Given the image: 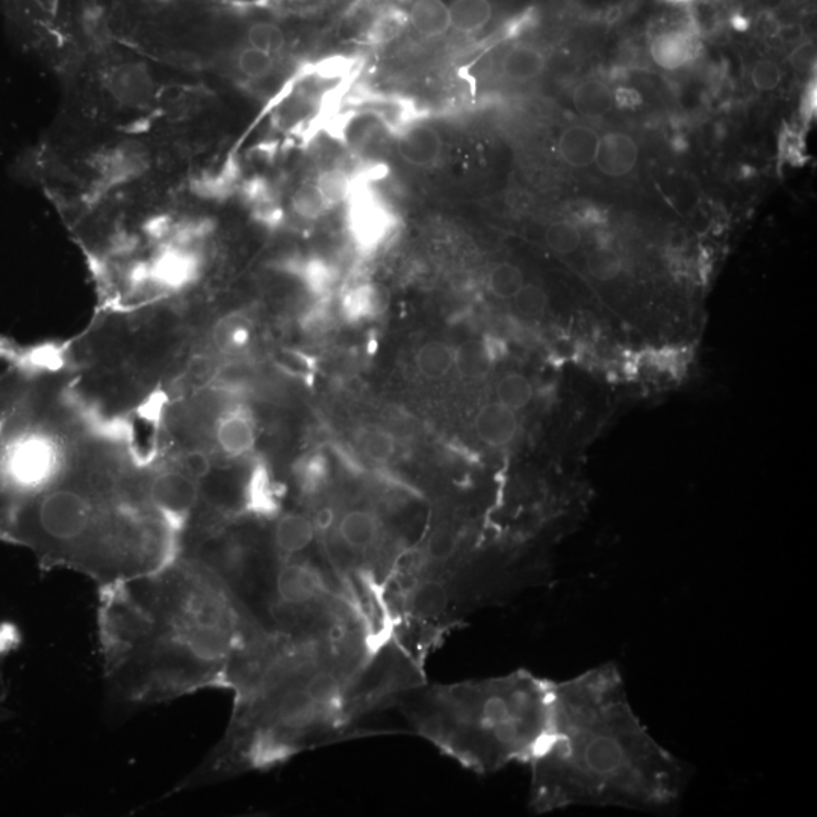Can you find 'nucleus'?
I'll use <instances>...</instances> for the list:
<instances>
[{"mask_svg":"<svg viewBox=\"0 0 817 817\" xmlns=\"http://www.w3.org/2000/svg\"><path fill=\"white\" fill-rule=\"evenodd\" d=\"M103 672L134 706L226 687L250 628L223 581L179 553L161 568L99 588Z\"/></svg>","mask_w":817,"mask_h":817,"instance_id":"obj_1","label":"nucleus"},{"mask_svg":"<svg viewBox=\"0 0 817 817\" xmlns=\"http://www.w3.org/2000/svg\"><path fill=\"white\" fill-rule=\"evenodd\" d=\"M532 808L572 805L657 810L680 799L689 771L640 724L621 674L603 665L551 681V724L532 762Z\"/></svg>","mask_w":817,"mask_h":817,"instance_id":"obj_2","label":"nucleus"},{"mask_svg":"<svg viewBox=\"0 0 817 817\" xmlns=\"http://www.w3.org/2000/svg\"><path fill=\"white\" fill-rule=\"evenodd\" d=\"M8 533L46 566L73 569L97 586L161 568L181 551L179 536L138 488L109 477L69 474L11 507Z\"/></svg>","mask_w":817,"mask_h":817,"instance_id":"obj_3","label":"nucleus"},{"mask_svg":"<svg viewBox=\"0 0 817 817\" xmlns=\"http://www.w3.org/2000/svg\"><path fill=\"white\" fill-rule=\"evenodd\" d=\"M415 728L479 774L530 763L551 724V681L530 672L436 686L421 696Z\"/></svg>","mask_w":817,"mask_h":817,"instance_id":"obj_4","label":"nucleus"},{"mask_svg":"<svg viewBox=\"0 0 817 817\" xmlns=\"http://www.w3.org/2000/svg\"><path fill=\"white\" fill-rule=\"evenodd\" d=\"M67 470L66 447L47 430H17L0 447V492L8 495L13 504L43 491Z\"/></svg>","mask_w":817,"mask_h":817,"instance_id":"obj_5","label":"nucleus"},{"mask_svg":"<svg viewBox=\"0 0 817 817\" xmlns=\"http://www.w3.org/2000/svg\"><path fill=\"white\" fill-rule=\"evenodd\" d=\"M147 500L155 512L184 539L202 504V486L190 471L167 468L156 471L144 482Z\"/></svg>","mask_w":817,"mask_h":817,"instance_id":"obj_6","label":"nucleus"},{"mask_svg":"<svg viewBox=\"0 0 817 817\" xmlns=\"http://www.w3.org/2000/svg\"><path fill=\"white\" fill-rule=\"evenodd\" d=\"M345 205L348 233L359 252H376L397 227V218L391 209L370 187L356 188Z\"/></svg>","mask_w":817,"mask_h":817,"instance_id":"obj_7","label":"nucleus"},{"mask_svg":"<svg viewBox=\"0 0 817 817\" xmlns=\"http://www.w3.org/2000/svg\"><path fill=\"white\" fill-rule=\"evenodd\" d=\"M258 441L255 418L244 406H233L218 417L215 442L227 457H243L255 450Z\"/></svg>","mask_w":817,"mask_h":817,"instance_id":"obj_8","label":"nucleus"},{"mask_svg":"<svg viewBox=\"0 0 817 817\" xmlns=\"http://www.w3.org/2000/svg\"><path fill=\"white\" fill-rule=\"evenodd\" d=\"M398 153L404 162L418 168H433L441 162L444 141L432 126L417 123L401 131L397 140Z\"/></svg>","mask_w":817,"mask_h":817,"instance_id":"obj_9","label":"nucleus"},{"mask_svg":"<svg viewBox=\"0 0 817 817\" xmlns=\"http://www.w3.org/2000/svg\"><path fill=\"white\" fill-rule=\"evenodd\" d=\"M639 162V146L625 132H609L600 137L595 165L607 178H624Z\"/></svg>","mask_w":817,"mask_h":817,"instance_id":"obj_10","label":"nucleus"},{"mask_svg":"<svg viewBox=\"0 0 817 817\" xmlns=\"http://www.w3.org/2000/svg\"><path fill=\"white\" fill-rule=\"evenodd\" d=\"M199 271L200 259L196 253L185 249H168L153 261L150 276L164 288L178 289L193 282Z\"/></svg>","mask_w":817,"mask_h":817,"instance_id":"obj_11","label":"nucleus"},{"mask_svg":"<svg viewBox=\"0 0 817 817\" xmlns=\"http://www.w3.org/2000/svg\"><path fill=\"white\" fill-rule=\"evenodd\" d=\"M315 533L317 529H315L314 519L302 513L291 512L279 516L273 532L277 557L280 559L297 557V554L302 553L311 545Z\"/></svg>","mask_w":817,"mask_h":817,"instance_id":"obj_12","label":"nucleus"},{"mask_svg":"<svg viewBox=\"0 0 817 817\" xmlns=\"http://www.w3.org/2000/svg\"><path fill=\"white\" fill-rule=\"evenodd\" d=\"M477 436L489 447H504L510 444L518 432L515 411L501 403H489L480 409L474 421Z\"/></svg>","mask_w":817,"mask_h":817,"instance_id":"obj_13","label":"nucleus"},{"mask_svg":"<svg viewBox=\"0 0 817 817\" xmlns=\"http://www.w3.org/2000/svg\"><path fill=\"white\" fill-rule=\"evenodd\" d=\"M336 533L339 541L350 550L367 551L379 541L380 522L370 510H348L339 518Z\"/></svg>","mask_w":817,"mask_h":817,"instance_id":"obj_14","label":"nucleus"},{"mask_svg":"<svg viewBox=\"0 0 817 817\" xmlns=\"http://www.w3.org/2000/svg\"><path fill=\"white\" fill-rule=\"evenodd\" d=\"M600 135L591 126L572 125L559 138V155L565 164L588 168L595 164Z\"/></svg>","mask_w":817,"mask_h":817,"instance_id":"obj_15","label":"nucleus"},{"mask_svg":"<svg viewBox=\"0 0 817 817\" xmlns=\"http://www.w3.org/2000/svg\"><path fill=\"white\" fill-rule=\"evenodd\" d=\"M695 47V40L689 32L666 31L654 38L650 53L660 69L675 72L690 63L695 56Z\"/></svg>","mask_w":817,"mask_h":817,"instance_id":"obj_16","label":"nucleus"},{"mask_svg":"<svg viewBox=\"0 0 817 817\" xmlns=\"http://www.w3.org/2000/svg\"><path fill=\"white\" fill-rule=\"evenodd\" d=\"M109 88L120 102L131 106H141L150 102L153 94V81L144 67L120 66L109 78Z\"/></svg>","mask_w":817,"mask_h":817,"instance_id":"obj_17","label":"nucleus"},{"mask_svg":"<svg viewBox=\"0 0 817 817\" xmlns=\"http://www.w3.org/2000/svg\"><path fill=\"white\" fill-rule=\"evenodd\" d=\"M252 341V320L240 312H233L220 318L212 329V344L221 355H240L246 352Z\"/></svg>","mask_w":817,"mask_h":817,"instance_id":"obj_18","label":"nucleus"},{"mask_svg":"<svg viewBox=\"0 0 817 817\" xmlns=\"http://www.w3.org/2000/svg\"><path fill=\"white\" fill-rule=\"evenodd\" d=\"M409 23L424 38L444 37L451 29L450 7L444 0H415Z\"/></svg>","mask_w":817,"mask_h":817,"instance_id":"obj_19","label":"nucleus"},{"mask_svg":"<svg viewBox=\"0 0 817 817\" xmlns=\"http://www.w3.org/2000/svg\"><path fill=\"white\" fill-rule=\"evenodd\" d=\"M382 293L373 283H359L345 291L341 299V314L348 323L370 320L379 312Z\"/></svg>","mask_w":817,"mask_h":817,"instance_id":"obj_20","label":"nucleus"},{"mask_svg":"<svg viewBox=\"0 0 817 817\" xmlns=\"http://www.w3.org/2000/svg\"><path fill=\"white\" fill-rule=\"evenodd\" d=\"M613 103L612 90L598 79L581 82L572 94L575 111L585 119H601L612 109Z\"/></svg>","mask_w":817,"mask_h":817,"instance_id":"obj_21","label":"nucleus"},{"mask_svg":"<svg viewBox=\"0 0 817 817\" xmlns=\"http://www.w3.org/2000/svg\"><path fill=\"white\" fill-rule=\"evenodd\" d=\"M501 69L512 81H530L544 72L545 56L536 47L519 44L504 56Z\"/></svg>","mask_w":817,"mask_h":817,"instance_id":"obj_22","label":"nucleus"},{"mask_svg":"<svg viewBox=\"0 0 817 817\" xmlns=\"http://www.w3.org/2000/svg\"><path fill=\"white\" fill-rule=\"evenodd\" d=\"M450 7L451 29L462 34L482 31L492 20V4L489 0H454Z\"/></svg>","mask_w":817,"mask_h":817,"instance_id":"obj_23","label":"nucleus"},{"mask_svg":"<svg viewBox=\"0 0 817 817\" xmlns=\"http://www.w3.org/2000/svg\"><path fill=\"white\" fill-rule=\"evenodd\" d=\"M289 271L300 277L306 288L320 300H326L336 282V270L320 258L302 259L289 265Z\"/></svg>","mask_w":817,"mask_h":817,"instance_id":"obj_24","label":"nucleus"},{"mask_svg":"<svg viewBox=\"0 0 817 817\" xmlns=\"http://www.w3.org/2000/svg\"><path fill=\"white\" fill-rule=\"evenodd\" d=\"M409 14L397 7H385L377 11L367 29V38L374 46L392 43L409 28Z\"/></svg>","mask_w":817,"mask_h":817,"instance_id":"obj_25","label":"nucleus"},{"mask_svg":"<svg viewBox=\"0 0 817 817\" xmlns=\"http://www.w3.org/2000/svg\"><path fill=\"white\" fill-rule=\"evenodd\" d=\"M415 364L418 371L427 379H442L453 370L454 350L444 342H427L418 350Z\"/></svg>","mask_w":817,"mask_h":817,"instance_id":"obj_26","label":"nucleus"},{"mask_svg":"<svg viewBox=\"0 0 817 817\" xmlns=\"http://www.w3.org/2000/svg\"><path fill=\"white\" fill-rule=\"evenodd\" d=\"M356 445L362 456L377 465H385L394 457L397 442L394 436L379 427H367L356 435Z\"/></svg>","mask_w":817,"mask_h":817,"instance_id":"obj_27","label":"nucleus"},{"mask_svg":"<svg viewBox=\"0 0 817 817\" xmlns=\"http://www.w3.org/2000/svg\"><path fill=\"white\" fill-rule=\"evenodd\" d=\"M315 185H317L324 202L327 203L330 209L345 205L356 188L353 174L341 170V168L324 171L315 182Z\"/></svg>","mask_w":817,"mask_h":817,"instance_id":"obj_28","label":"nucleus"},{"mask_svg":"<svg viewBox=\"0 0 817 817\" xmlns=\"http://www.w3.org/2000/svg\"><path fill=\"white\" fill-rule=\"evenodd\" d=\"M454 367L468 379H480L489 373L492 361L482 341H468L454 350Z\"/></svg>","mask_w":817,"mask_h":817,"instance_id":"obj_29","label":"nucleus"},{"mask_svg":"<svg viewBox=\"0 0 817 817\" xmlns=\"http://www.w3.org/2000/svg\"><path fill=\"white\" fill-rule=\"evenodd\" d=\"M498 403L509 407L512 411H519L532 401V383L522 374H507L497 385Z\"/></svg>","mask_w":817,"mask_h":817,"instance_id":"obj_30","label":"nucleus"},{"mask_svg":"<svg viewBox=\"0 0 817 817\" xmlns=\"http://www.w3.org/2000/svg\"><path fill=\"white\" fill-rule=\"evenodd\" d=\"M447 597L444 588L438 581H426L412 595V612L420 618H436L445 609Z\"/></svg>","mask_w":817,"mask_h":817,"instance_id":"obj_31","label":"nucleus"},{"mask_svg":"<svg viewBox=\"0 0 817 817\" xmlns=\"http://www.w3.org/2000/svg\"><path fill=\"white\" fill-rule=\"evenodd\" d=\"M524 285V274L516 265L504 262L489 273L488 288L497 299L512 300Z\"/></svg>","mask_w":817,"mask_h":817,"instance_id":"obj_32","label":"nucleus"},{"mask_svg":"<svg viewBox=\"0 0 817 817\" xmlns=\"http://www.w3.org/2000/svg\"><path fill=\"white\" fill-rule=\"evenodd\" d=\"M586 268L594 279L601 282L615 280L624 270V261L615 250L609 247H598L586 258Z\"/></svg>","mask_w":817,"mask_h":817,"instance_id":"obj_33","label":"nucleus"},{"mask_svg":"<svg viewBox=\"0 0 817 817\" xmlns=\"http://www.w3.org/2000/svg\"><path fill=\"white\" fill-rule=\"evenodd\" d=\"M296 477L305 491L314 492L324 485L329 476L327 459L320 453L303 456L296 465Z\"/></svg>","mask_w":817,"mask_h":817,"instance_id":"obj_34","label":"nucleus"},{"mask_svg":"<svg viewBox=\"0 0 817 817\" xmlns=\"http://www.w3.org/2000/svg\"><path fill=\"white\" fill-rule=\"evenodd\" d=\"M545 241L553 252L569 255L580 246L581 233L571 221H556L545 232Z\"/></svg>","mask_w":817,"mask_h":817,"instance_id":"obj_35","label":"nucleus"},{"mask_svg":"<svg viewBox=\"0 0 817 817\" xmlns=\"http://www.w3.org/2000/svg\"><path fill=\"white\" fill-rule=\"evenodd\" d=\"M247 38H249L250 47H255L273 56L282 52L286 44L282 28L270 22H259L250 26Z\"/></svg>","mask_w":817,"mask_h":817,"instance_id":"obj_36","label":"nucleus"},{"mask_svg":"<svg viewBox=\"0 0 817 817\" xmlns=\"http://www.w3.org/2000/svg\"><path fill=\"white\" fill-rule=\"evenodd\" d=\"M293 209L299 217L306 220H317L330 211L327 203L324 202L317 185H303L293 196Z\"/></svg>","mask_w":817,"mask_h":817,"instance_id":"obj_37","label":"nucleus"},{"mask_svg":"<svg viewBox=\"0 0 817 817\" xmlns=\"http://www.w3.org/2000/svg\"><path fill=\"white\" fill-rule=\"evenodd\" d=\"M238 69L250 79L267 78L274 69V56L255 47H247L240 53Z\"/></svg>","mask_w":817,"mask_h":817,"instance_id":"obj_38","label":"nucleus"},{"mask_svg":"<svg viewBox=\"0 0 817 817\" xmlns=\"http://www.w3.org/2000/svg\"><path fill=\"white\" fill-rule=\"evenodd\" d=\"M512 300L515 303V308L521 314L529 315V317L542 314L545 311V306H547V296L536 285L522 286L521 291Z\"/></svg>","mask_w":817,"mask_h":817,"instance_id":"obj_39","label":"nucleus"},{"mask_svg":"<svg viewBox=\"0 0 817 817\" xmlns=\"http://www.w3.org/2000/svg\"><path fill=\"white\" fill-rule=\"evenodd\" d=\"M781 79H783V72L774 61H758L752 67L751 81L758 91L775 90V88L780 87Z\"/></svg>","mask_w":817,"mask_h":817,"instance_id":"obj_40","label":"nucleus"},{"mask_svg":"<svg viewBox=\"0 0 817 817\" xmlns=\"http://www.w3.org/2000/svg\"><path fill=\"white\" fill-rule=\"evenodd\" d=\"M456 545V536L448 532V530H441V532L435 533L432 541H430V556L435 557V559H447V557H450L451 554L454 553V550H456Z\"/></svg>","mask_w":817,"mask_h":817,"instance_id":"obj_41","label":"nucleus"},{"mask_svg":"<svg viewBox=\"0 0 817 817\" xmlns=\"http://www.w3.org/2000/svg\"><path fill=\"white\" fill-rule=\"evenodd\" d=\"M814 58V49L813 44L805 43L801 44V46L796 47L793 50L792 55H790V63L795 69L804 70L810 66L811 61Z\"/></svg>","mask_w":817,"mask_h":817,"instance_id":"obj_42","label":"nucleus"},{"mask_svg":"<svg viewBox=\"0 0 817 817\" xmlns=\"http://www.w3.org/2000/svg\"><path fill=\"white\" fill-rule=\"evenodd\" d=\"M482 342L483 345H485L489 358H491L492 364L500 361V359H503L504 355H506L507 348L503 339L497 338V336H485Z\"/></svg>","mask_w":817,"mask_h":817,"instance_id":"obj_43","label":"nucleus"}]
</instances>
